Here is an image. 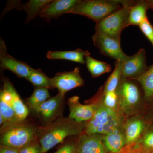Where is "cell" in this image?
I'll return each mask as SVG.
<instances>
[{
  "label": "cell",
  "instance_id": "obj_17",
  "mask_svg": "<svg viewBox=\"0 0 153 153\" xmlns=\"http://www.w3.org/2000/svg\"><path fill=\"white\" fill-rule=\"evenodd\" d=\"M90 55L88 50L78 49L70 51H49L46 57L50 60H68L85 64V57Z\"/></svg>",
  "mask_w": 153,
  "mask_h": 153
},
{
  "label": "cell",
  "instance_id": "obj_22",
  "mask_svg": "<svg viewBox=\"0 0 153 153\" xmlns=\"http://www.w3.org/2000/svg\"><path fill=\"white\" fill-rule=\"evenodd\" d=\"M141 86L145 99L147 100L153 97V63L146 71L135 79Z\"/></svg>",
  "mask_w": 153,
  "mask_h": 153
},
{
  "label": "cell",
  "instance_id": "obj_9",
  "mask_svg": "<svg viewBox=\"0 0 153 153\" xmlns=\"http://www.w3.org/2000/svg\"><path fill=\"white\" fill-rule=\"evenodd\" d=\"M0 66L3 70H9L18 77L26 79L34 69L27 63L9 55L5 43L1 38L0 40Z\"/></svg>",
  "mask_w": 153,
  "mask_h": 153
},
{
  "label": "cell",
  "instance_id": "obj_30",
  "mask_svg": "<svg viewBox=\"0 0 153 153\" xmlns=\"http://www.w3.org/2000/svg\"><path fill=\"white\" fill-rule=\"evenodd\" d=\"M54 153H77V143H67Z\"/></svg>",
  "mask_w": 153,
  "mask_h": 153
},
{
  "label": "cell",
  "instance_id": "obj_6",
  "mask_svg": "<svg viewBox=\"0 0 153 153\" xmlns=\"http://www.w3.org/2000/svg\"><path fill=\"white\" fill-rule=\"evenodd\" d=\"M134 80L121 78L117 90L118 109L123 116L130 115L134 112L140 102V90Z\"/></svg>",
  "mask_w": 153,
  "mask_h": 153
},
{
  "label": "cell",
  "instance_id": "obj_21",
  "mask_svg": "<svg viewBox=\"0 0 153 153\" xmlns=\"http://www.w3.org/2000/svg\"><path fill=\"white\" fill-rule=\"evenodd\" d=\"M85 64L92 77H98L111 71V66L109 64L96 60L90 55L85 57Z\"/></svg>",
  "mask_w": 153,
  "mask_h": 153
},
{
  "label": "cell",
  "instance_id": "obj_8",
  "mask_svg": "<svg viewBox=\"0 0 153 153\" xmlns=\"http://www.w3.org/2000/svg\"><path fill=\"white\" fill-rule=\"evenodd\" d=\"M52 80L53 88H57L59 93L63 95L69 91L81 87L84 84L79 67H76L72 71L56 73Z\"/></svg>",
  "mask_w": 153,
  "mask_h": 153
},
{
  "label": "cell",
  "instance_id": "obj_2",
  "mask_svg": "<svg viewBox=\"0 0 153 153\" xmlns=\"http://www.w3.org/2000/svg\"><path fill=\"white\" fill-rule=\"evenodd\" d=\"M92 101L97 103V107L93 117L85 123L83 133L105 135L123 128L122 115L105 105L98 92Z\"/></svg>",
  "mask_w": 153,
  "mask_h": 153
},
{
  "label": "cell",
  "instance_id": "obj_19",
  "mask_svg": "<svg viewBox=\"0 0 153 153\" xmlns=\"http://www.w3.org/2000/svg\"><path fill=\"white\" fill-rule=\"evenodd\" d=\"M102 137L103 143L108 153H120L126 147L123 128L102 135Z\"/></svg>",
  "mask_w": 153,
  "mask_h": 153
},
{
  "label": "cell",
  "instance_id": "obj_28",
  "mask_svg": "<svg viewBox=\"0 0 153 153\" xmlns=\"http://www.w3.org/2000/svg\"><path fill=\"white\" fill-rule=\"evenodd\" d=\"M143 34L150 42L153 47V25L148 19H146L139 26Z\"/></svg>",
  "mask_w": 153,
  "mask_h": 153
},
{
  "label": "cell",
  "instance_id": "obj_18",
  "mask_svg": "<svg viewBox=\"0 0 153 153\" xmlns=\"http://www.w3.org/2000/svg\"><path fill=\"white\" fill-rule=\"evenodd\" d=\"M4 87L8 91L12 96V104L17 118L21 122L27 117L29 110L22 101L13 85L5 78L3 79Z\"/></svg>",
  "mask_w": 153,
  "mask_h": 153
},
{
  "label": "cell",
  "instance_id": "obj_31",
  "mask_svg": "<svg viewBox=\"0 0 153 153\" xmlns=\"http://www.w3.org/2000/svg\"><path fill=\"white\" fill-rule=\"evenodd\" d=\"M120 153H150L145 151L137 144H134L125 148Z\"/></svg>",
  "mask_w": 153,
  "mask_h": 153
},
{
  "label": "cell",
  "instance_id": "obj_7",
  "mask_svg": "<svg viewBox=\"0 0 153 153\" xmlns=\"http://www.w3.org/2000/svg\"><path fill=\"white\" fill-rule=\"evenodd\" d=\"M92 40L94 45L102 55L120 62H123L128 57L121 47L120 41L96 33L93 35Z\"/></svg>",
  "mask_w": 153,
  "mask_h": 153
},
{
  "label": "cell",
  "instance_id": "obj_1",
  "mask_svg": "<svg viewBox=\"0 0 153 153\" xmlns=\"http://www.w3.org/2000/svg\"><path fill=\"white\" fill-rule=\"evenodd\" d=\"M85 125L68 117H60L48 125L39 127L38 139L42 153L47 152L67 137L81 135Z\"/></svg>",
  "mask_w": 153,
  "mask_h": 153
},
{
  "label": "cell",
  "instance_id": "obj_32",
  "mask_svg": "<svg viewBox=\"0 0 153 153\" xmlns=\"http://www.w3.org/2000/svg\"><path fill=\"white\" fill-rule=\"evenodd\" d=\"M0 153H19V150L6 146H0Z\"/></svg>",
  "mask_w": 153,
  "mask_h": 153
},
{
  "label": "cell",
  "instance_id": "obj_13",
  "mask_svg": "<svg viewBox=\"0 0 153 153\" xmlns=\"http://www.w3.org/2000/svg\"><path fill=\"white\" fill-rule=\"evenodd\" d=\"M80 0H50L39 13V16L48 22L68 14Z\"/></svg>",
  "mask_w": 153,
  "mask_h": 153
},
{
  "label": "cell",
  "instance_id": "obj_12",
  "mask_svg": "<svg viewBox=\"0 0 153 153\" xmlns=\"http://www.w3.org/2000/svg\"><path fill=\"white\" fill-rule=\"evenodd\" d=\"M69 107L68 117L78 123H86L90 120L95 112L97 104L93 101L88 104H82L79 102V97L74 96L67 100Z\"/></svg>",
  "mask_w": 153,
  "mask_h": 153
},
{
  "label": "cell",
  "instance_id": "obj_4",
  "mask_svg": "<svg viewBox=\"0 0 153 153\" xmlns=\"http://www.w3.org/2000/svg\"><path fill=\"white\" fill-rule=\"evenodd\" d=\"M38 128L22 123L11 126L1 132V145L20 149L36 141Z\"/></svg>",
  "mask_w": 153,
  "mask_h": 153
},
{
  "label": "cell",
  "instance_id": "obj_27",
  "mask_svg": "<svg viewBox=\"0 0 153 153\" xmlns=\"http://www.w3.org/2000/svg\"><path fill=\"white\" fill-rule=\"evenodd\" d=\"M136 144L145 151L153 153V128L146 132Z\"/></svg>",
  "mask_w": 153,
  "mask_h": 153
},
{
  "label": "cell",
  "instance_id": "obj_10",
  "mask_svg": "<svg viewBox=\"0 0 153 153\" xmlns=\"http://www.w3.org/2000/svg\"><path fill=\"white\" fill-rule=\"evenodd\" d=\"M144 49H139L134 55L128 56L123 62L122 78L134 79L143 74L147 69Z\"/></svg>",
  "mask_w": 153,
  "mask_h": 153
},
{
  "label": "cell",
  "instance_id": "obj_20",
  "mask_svg": "<svg viewBox=\"0 0 153 153\" xmlns=\"http://www.w3.org/2000/svg\"><path fill=\"white\" fill-rule=\"evenodd\" d=\"M149 9L144 1H137L130 9L128 19V26H139L148 17L146 12Z\"/></svg>",
  "mask_w": 153,
  "mask_h": 153
},
{
  "label": "cell",
  "instance_id": "obj_33",
  "mask_svg": "<svg viewBox=\"0 0 153 153\" xmlns=\"http://www.w3.org/2000/svg\"><path fill=\"white\" fill-rule=\"evenodd\" d=\"M149 9H153V0H146Z\"/></svg>",
  "mask_w": 153,
  "mask_h": 153
},
{
  "label": "cell",
  "instance_id": "obj_29",
  "mask_svg": "<svg viewBox=\"0 0 153 153\" xmlns=\"http://www.w3.org/2000/svg\"><path fill=\"white\" fill-rule=\"evenodd\" d=\"M19 153H42L41 146L37 141L19 150Z\"/></svg>",
  "mask_w": 153,
  "mask_h": 153
},
{
  "label": "cell",
  "instance_id": "obj_15",
  "mask_svg": "<svg viewBox=\"0 0 153 153\" xmlns=\"http://www.w3.org/2000/svg\"><path fill=\"white\" fill-rule=\"evenodd\" d=\"M77 153H108L103 142L102 135L82 133L77 142Z\"/></svg>",
  "mask_w": 153,
  "mask_h": 153
},
{
  "label": "cell",
  "instance_id": "obj_3",
  "mask_svg": "<svg viewBox=\"0 0 153 153\" xmlns=\"http://www.w3.org/2000/svg\"><path fill=\"white\" fill-rule=\"evenodd\" d=\"M137 1H120L122 7L96 24L95 33L120 41L124 29L128 27L130 9Z\"/></svg>",
  "mask_w": 153,
  "mask_h": 153
},
{
  "label": "cell",
  "instance_id": "obj_26",
  "mask_svg": "<svg viewBox=\"0 0 153 153\" xmlns=\"http://www.w3.org/2000/svg\"><path fill=\"white\" fill-rule=\"evenodd\" d=\"M26 79L35 88H45L52 89V78H49L41 69H33Z\"/></svg>",
  "mask_w": 153,
  "mask_h": 153
},
{
  "label": "cell",
  "instance_id": "obj_11",
  "mask_svg": "<svg viewBox=\"0 0 153 153\" xmlns=\"http://www.w3.org/2000/svg\"><path fill=\"white\" fill-rule=\"evenodd\" d=\"M64 95L59 93L42 103L34 111L47 126L60 117Z\"/></svg>",
  "mask_w": 153,
  "mask_h": 153
},
{
  "label": "cell",
  "instance_id": "obj_25",
  "mask_svg": "<svg viewBox=\"0 0 153 153\" xmlns=\"http://www.w3.org/2000/svg\"><path fill=\"white\" fill-rule=\"evenodd\" d=\"M49 89L45 88H35L32 95L26 99V102L31 109L34 110L51 98Z\"/></svg>",
  "mask_w": 153,
  "mask_h": 153
},
{
  "label": "cell",
  "instance_id": "obj_5",
  "mask_svg": "<svg viewBox=\"0 0 153 153\" xmlns=\"http://www.w3.org/2000/svg\"><path fill=\"white\" fill-rule=\"evenodd\" d=\"M121 7L120 1L117 0L79 1L68 13L84 16L97 24Z\"/></svg>",
  "mask_w": 153,
  "mask_h": 153
},
{
  "label": "cell",
  "instance_id": "obj_24",
  "mask_svg": "<svg viewBox=\"0 0 153 153\" xmlns=\"http://www.w3.org/2000/svg\"><path fill=\"white\" fill-rule=\"evenodd\" d=\"M50 0H30L23 5H21V9L27 13V17L25 24H27L39 16L44 6Z\"/></svg>",
  "mask_w": 153,
  "mask_h": 153
},
{
  "label": "cell",
  "instance_id": "obj_23",
  "mask_svg": "<svg viewBox=\"0 0 153 153\" xmlns=\"http://www.w3.org/2000/svg\"><path fill=\"white\" fill-rule=\"evenodd\" d=\"M122 65L123 62H115L114 70L108 78L104 86L102 87L104 93L117 91L122 78Z\"/></svg>",
  "mask_w": 153,
  "mask_h": 153
},
{
  "label": "cell",
  "instance_id": "obj_14",
  "mask_svg": "<svg viewBox=\"0 0 153 153\" xmlns=\"http://www.w3.org/2000/svg\"><path fill=\"white\" fill-rule=\"evenodd\" d=\"M0 116L4 120L1 132L11 126L20 123L12 104V96L8 91L3 87L0 93Z\"/></svg>",
  "mask_w": 153,
  "mask_h": 153
},
{
  "label": "cell",
  "instance_id": "obj_16",
  "mask_svg": "<svg viewBox=\"0 0 153 153\" xmlns=\"http://www.w3.org/2000/svg\"><path fill=\"white\" fill-rule=\"evenodd\" d=\"M145 124L140 118H131L124 124L123 130L126 138V147L137 143L144 131Z\"/></svg>",
  "mask_w": 153,
  "mask_h": 153
}]
</instances>
